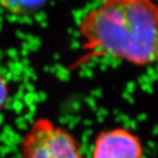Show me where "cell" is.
Instances as JSON below:
<instances>
[{
	"label": "cell",
	"instance_id": "1",
	"mask_svg": "<svg viewBox=\"0 0 158 158\" xmlns=\"http://www.w3.org/2000/svg\"><path fill=\"white\" fill-rule=\"evenodd\" d=\"M79 63L110 57L136 67L158 60L156 0H100L78 24Z\"/></svg>",
	"mask_w": 158,
	"mask_h": 158
},
{
	"label": "cell",
	"instance_id": "2",
	"mask_svg": "<svg viewBox=\"0 0 158 158\" xmlns=\"http://www.w3.org/2000/svg\"><path fill=\"white\" fill-rule=\"evenodd\" d=\"M19 152L20 158H84L74 135L47 117L31 123L20 140Z\"/></svg>",
	"mask_w": 158,
	"mask_h": 158
},
{
	"label": "cell",
	"instance_id": "3",
	"mask_svg": "<svg viewBox=\"0 0 158 158\" xmlns=\"http://www.w3.org/2000/svg\"><path fill=\"white\" fill-rule=\"evenodd\" d=\"M92 158H143V146L137 135L128 129H110L95 137Z\"/></svg>",
	"mask_w": 158,
	"mask_h": 158
},
{
	"label": "cell",
	"instance_id": "4",
	"mask_svg": "<svg viewBox=\"0 0 158 158\" xmlns=\"http://www.w3.org/2000/svg\"><path fill=\"white\" fill-rule=\"evenodd\" d=\"M48 0H0V7L8 14L18 16H32L39 13Z\"/></svg>",
	"mask_w": 158,
	"mask_h": 158
},
{
	"label": "cell",
	"instance_id": "5",
	"mask_svg": "<svg viewBox=\"0 0 158 158\" xmlns=\"http://www.w3.org/2000/svg\"><path fill=\"white\" fill-rule=\"evenodd\" d=\"M9 98V86L6 79L0 74V111H1Z\"/></svg>",
	"mask_w": 158,
	"mask_h": 158
}]
</instances>
